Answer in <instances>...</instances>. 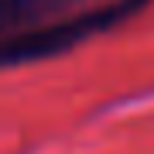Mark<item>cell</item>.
<instances>
[{
    "label": "cell",
    "instance_id": "1",
    "mask_svg": "<svg viewBox=\"0 0 154 154\" xmlns=\"http://www.w3.org/2000/svg\"><path fill=\"white\" fill-rule=\"evenodd\" d=\"M137 0L72 7V0H0V62L41 55V51L82 38L93 28L127 14Z\"/></svg>",
    "mask_w": 154,
    "mask_h": 154
}]
</instances>
